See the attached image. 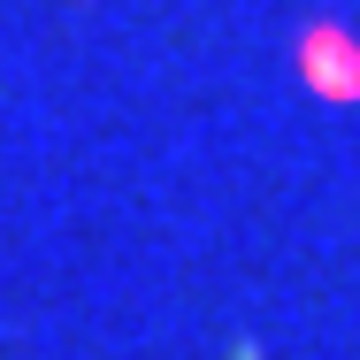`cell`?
I'll list each match as a JSON object with an SVG mask.
<instances>
[{
	"instance_id": "obj_1",
	"label": "cell",
	"mask_w": 360,
	"mask_h": 360,
	"mask_svg": "<svg viewBox=\"0 0 360 360\" xmlns=\"http://www.w3.org/2000/svg\"><path fill=\"white\" fill-rule=\"evenodd\" d=\"M299 77H307L314 92L353 100V92H360V46H353V39H338V31L322 23V31H307V39H299Z\"/></svg>"
}]
</instances>
